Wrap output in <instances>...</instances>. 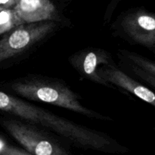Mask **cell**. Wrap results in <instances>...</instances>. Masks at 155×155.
Masks as SVG:
<instances>
[{
    "instance_id": "6da1fadb",
    "label": "cell",
    "mask_w": 155,
    "mask_h": 155,
    "mask_svg": "<svg viewBox=\"0 0 155 155\" xmlns=\"http://www.w3.org/2000/svg\"><path fill=\"white\" fill-rule=\"evenodd\" d=\"M0 110L30 122L40 124L74 143L93 149H102L111 144L106 135L56 116L20 98L0 91Z\"/></svg>"
},
{
    "instance_id": "7a4b0ae2",
    "label": "cell",
    "mask_w": 155,
    "mask_h": 155,
    "mask_svg": "<svg viewBox=\"0 0 155 155\" xmlns=\"http://www.w3.org/2000/svg\"><path fill=\"white\" fill-rule=\"evenodd\" d=\"M12 89L21 96L32 101L58 106L89 117L109 119L84 107L79 101L78 96L72 90L60 83L38 80L17 82L12 85Z\"/></svg>"
},
{
    "instance_id": "3957f363",
    "label": "cell",
    "mask_w": 155,
    "mask_h": 155,
    "mask_svg": "<svg viewBox=\"0 0 155 155\" xmlns=\"http://www.w3.org/2000/svg\"><path fill=\"white\" fill-rule=\"evenodd\" d=\"M53 21L24 24L6 33L0 39V63L24 52L54 29Z\"/></svg>"
},
{
    "instance_id": "277c9868",
    "label": "cell",
    "mask_w": 155,
    "mask_h": 155,
    "mask_svg": "<svg viewBox=\"0 0 155 155\" xmlns=\"http://www.w3.org/2000/svg\"><path fill=\"white\" fill-rule=\"evenodd\" d=\"M2 127L30 154L33 155H69L60 145L28 125L13 120H2Z\"/></svg>"
},
{
    "instance_id": "5b68a950",
    "label": "cell",
    "mask_w": 155,
    "mask_h": 155,
    "mask_svg": "<svg viewBox=\"0 0 155 155\" xmlns=\"http://www.w3.org/2000/svg\"><path fill=\"white\" fill-rule=\"evenodd\" d=\"M121 25L132 40L147 48H154L155 18L153 14L142 10L132 12L123 18Z\"/></svg>"
},
{
    "instance_id": "8992f818",
    "label": "cell",
    "mask_w": 155,
    "mask_h": 155,
    "mask_svg": "<svg viewBox=\"0 0 155 155\" xmlns=\"http://www.w3.org/2000/svg\"><path fill=\"white\" fill-rule=\"evenodd\" d=\"M13 8L24 24L52 21L57 17L55 7L49 0H18Z\"/></svg>"
},
{
    "instance_id": "52a82bcc",
    "label": "cell",
    "mask_w": 155,
    "mask_h": 155,
    "mask_svg": "<svg viewBox=\"0 0 155 155\" xmlns=\"http://www.w3.org/2000/svg\"><path fill=\"white\" fill-rule=\"evenodd\" d=\"M101 78L107 83H110L128 91L142 101L155 106V95L152 91L138 83L125 73L114 68H102L98 71Z\"/></svg>"
},
{
    "instance_id": "ba28073f",
    "label": "cell",
    "mask_w": 155,
    "mask_h": 155,
    "mask_svg": "<svg viewBox=\"0 0 155 155\" xmlns=\"http://www.w3.org/2000/svg\"><path fill=\"white\" fill-rule=\"evenodd\" d=\"M107 54L102 51H88L72 58L71 63L87 79L98 84L109 86L108 83L103 80L98 74V67L108 62Z\"/></svg>"
},
{
    "instance_id": "9c48e42d",
    "label": "cell",
    "mask_w": 155,
    "mask_h": 155,
    "mask_svg": "<svg viewBox=\"0 0 155 155\" xmlns=\"http://www.w3.org/2000/svg\"><path fill=\"white\" fill-rule=\"evenodd\" d=\"M24 24L14 8L0 10V35L8 33L18 26Z\"/></svg>"
},
{
    "instance_id": "30bf717a",
    "label": "cell",
    "mask_w": 155,
    "mask_h": 155,
    "mask_svg": "<svg viewBox=\"0 0 155 155\" xmlns=\"http://www.w3.org/2000/svg\"><path fill=\"white\" fill-rule=\"evenodd\" d=\"M125 53L127 57L134 63L135 66L146 71L151 75L155 76V64L154 62L147 60L134 53L127 52V51H125Z\"/></svg>"
},
{
    "instance_id": "8fae6325",
    "label": "cell",
    "mask_w": 155,
    "mask_h": 155,
    "mask_svg": "<svg viewBox=\"0 0 155 155\" xmlns=\"http://www.w3.org/2000/svg\"><path fill=\"white\" fill-rule=\"evenodd\" d=\"M133 71L136 74H137L139 77H140L141 78L144 79L145 81H147L148 83H149L150 84L152 85L153 86H154L155 85V76L151 75V74H148L146 71H143V70L140 69L138 67L135 66L133 67Z\"/></svg>"
},
{
    "instance_id": "7c38bea8",
    "label": "cell",
    "mask_w": 155,
    "mask_h": 155,
    "mask_svg": "<svg viewBox=\"0 0 155 155\" xmlns=\"http://www.w3.org/2000/svg\"><path fill=\"white\" fill-rule=\"evenodd\" d=\"M1 155H33L27 151L19 149L18 148L7 146Z\"/></svg>"
},
{
    "instance_id": "4fadbf2b",
    "label": "cell",
    "mask_w": 155,
    "mask_h": 155,
    "mask_svg": "<svg viewBox=\"0 0 155 155\" xmlns=\"http://www.w3.org/2000/svg\"><path fill=\"white\" fill-rule=\"evenodd\" d=\"M18 0H0V7L2 8H13Z\"/></svg>"
},
{
    "instance_id": "5bb4252c",
    "label": "cell",
    "mask_w": 155,
    "mask_h": 155,
    "mask_svg": "<svg viewBox=\"0 0 155 155\" xmlns=\"http://www.w3.org/2000/svg\"><path fill=\"white\" fill-rule=\"evenodd\" d=\"M7 146L8 145L5 143V142L3 139H0V155L2 154V152L5 151V149Z\"/></svg>"
},
{
    "instance_id": "9a60e30c",
    "label": "cell",
    "mask_w": 155,
    "mask_h": 155,
    "mask_svg": "<svg viewBox=\"0 0 155 155\" xmlns=\"http://www.w3.org/2000/svg\"><path fill=\"white\" fill-rule=\"evenodd\" d=\"M2 9H3V8H1V7H0V10H2Z\"/></svg>"
}]
</instances>
